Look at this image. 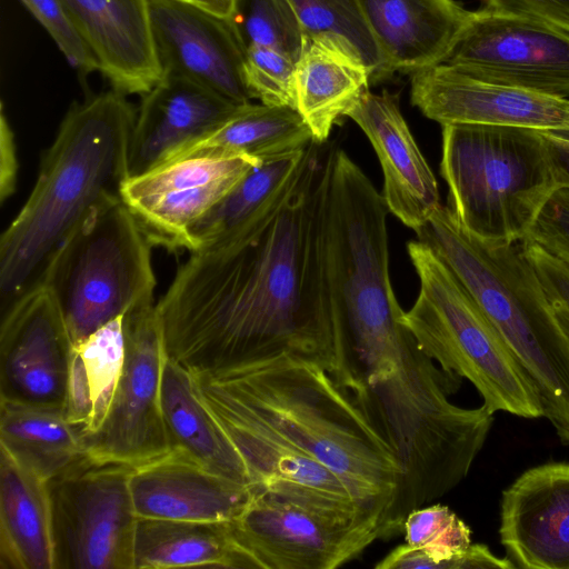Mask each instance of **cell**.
Segmentation results:
<instances>
[{"label": "cell", "instance_id": "cell-1", "mask_svg": "<svg viewBox=\"0 0 569 569\" xmlns=\"http://www.w3.org/2000/svg\"><path fill=\"white\" fill-rule=\"evenodd\" d=\"M330 142L278 209L191 251L156 303L167 357L214 375L282 352L332 369L320 234Z\"/></svg>", "mask_w": 569, "mask_h": 569}, {"label": "cell", "instance_id": "cell-2", "mask_svg": "<svg viewBox=\"0 0 569 569\" xmlns=\"http://www.w3.org/2000/svg\"><path fill=\"white\" fill-rule=\"evenodd\" d=\"M197 389L248 412L332 471L382 529L402 480L398 458L351 395L319 362L282 352L214 375Z\"/></svg>", "mask_w": 569, "mask_h": 569}, {"label": "cell", "instance_id": "cell-3", "mask_svg": "<svg viewBox=\"0 0 569 569\" xmlns=\"http://www.w3.org/2000/svg\"><path fill=\"white\" fill-rule=\"evenodd\" d=\"M136 116L113 89L71 106L29 198L1 236V313L41 284L50 259L78 224L121 199Z\"/></svg>", "mask_w": 569, "mask_h": 569}, {"label": "cell", "instance_id": "cell-4", "mask_svg": "<svg viewBox=\"0 0 569 569\" xmlns=\"http://www.w3.org/2000/svg\"><path fill=\"white\" fill-rule=\"evenodd\" d=\"M415 232L497 331L533 386L542 417L562 445H569V336L520 241L480 238L442 204Z\"/></svg>", "mask_w": 569, "mask_h": 569}, {"label": "cell", "instance_id": "cell-5", "mask_svg": "<svg viewBox=\"0 0 569 569\" xmlns=\"http://www.w3.org/2000/svg\"><path fill=\"white\" fill-rule=\"evenodd\" d=\"M441 127V176L459 222L483 239L522 240L558 188L543 132L507 126Z\"/></svg>", "mask_w": 569, "mask_h": 569}, {"label": "cell", "instance_id": "cell-6", "mask_svg": "<svg viewBox=\"0 0 569 569\" xmlns=\"http://www.w3.org/2000/svg\"><path fill=\"white\" fill-rule=\"evenodd\" d=\"M407 250L419 292L403 323L419 347L441 369L471 382L491 413L542 417L529 378L448 267L418 239Z\"/></svg>", "mask_w": 569, "mask_h": 569}, {"label": "cell", "instance_id": "cell-7", "mask_svg": "<svg viewBox=\"0 0 569 569\" xmlns=\"http://www.w3.org/2000/svg\"><path fill=\"white\" fill-rule=\"evenodd\" d=\"M151 243L122 202L91 212L50 259L42 277L72 345L153 300Z\"/></svg>", "mask_w": 569, "mask_h": 569}, {"label": "cell", "instance_id": "cell-8", "mask_svg": "<svg viewBox=\"0 0 569 569\" xmlns=\"http://www.w3.org/2000/svg\"><path fill=\"white\" fill-rule=\"evenodd\" d=\"M132 469L84 455L48 481L57 569H133Z\"/></svg>", "mask_w": 569, "mask_h": 569}, {"label": "cell", "instance_id": "cell-9", "mask_svg": "<svg viewBox=\"0 0 569 569\" xmlns=\"http://www.w3.org/2000/svg\"><path fill=\"white\" fill-rule=\"evenodd\" d=\"M231 527L257 569H335L381 539L382 518L316 509L261 488Z\"/></svg>", "mask_w": 569, "mask_h": 569}, {"label": "cell", "instance_id": "cell-10", "mask_svg": "<svg viewBox=\"0 0 569 569\" xmlns=\"http://www.w3.org/2000/svg\"><path fill=\"white\" fill-rule=\"evenodd\" d=\"M123 331V368L110 410L82 440L88 457L134 468L171 451L161 408L167 352L153 300L124 313Z\"/></svg>", "mask_w": 569, "mask_h": 569}, {"label": "cell", "instance_id": "cell-11", "mask_svg": "<svg viewBox=\"0 0 569 569\" xmlns=\"http://www.w3.org/2000/svg\"><path fill=\"white\" fill-rule=\"evenodd\" d=\"M443 63L486 81L569 99V34L527 17L473 11Z\"/></svg>", "mask_w": 569, "mask_h": 569}, {"label": "cell", "instance_id": "cell-12", "mask_svg": "<svg viewBox=\"0 0 569 569\" xmlns=\"http://www.w3.org/2000/svg\"><path fill=\"white\" fill-rule=\"evenodd\" d=\"M71 350L58 305L40 284L1 313L0 399L64 412Z\"/></svg>", "mask_w": 569, "mask_h": 569}, {"label": "cell", "instance_id": "cell-13", "mask_svg": "<svg viewBox=\"0 0 569 569\" xmlns=\"http://www.w3.org/2000/svg\"><path fill=\"white\" fill-rule=\"evenodd\" d=\"M250 158H187L129 177L121 200L149 242L189 250V231L258 163Z\"/></svg>", "mask_w": 569, "mask_h": 569}, {"label": "cell", "instance_id": "cell-14", "mask_svg": "<svg viewBox=\"0 0 569 569\" xmlns=\"http://www.w3.org/2000/svg\"><path fill=\"white\" fill-rule=\"evenodd\" d=\"M411 103L441 126L569 130V99L471 77L448 63L409 72Z\"/></svg>", "mask_w": 569, "mask_h": 569}, {"label": "cell", "instance_id": "cell-15", "mask_svg": "<svg viewBox=\"0 0 569 569\" xmlns=\"http://www.w3.org/2000/svg\"><path fill=\"white\" fill-rule=\"evenodd\" d=\"M162 74L184 77L243 106L246 47L231 20L180 0H147Z\"/></svg>", "mask_w": 569, "mask_h": 569}, {"label": "cell", "instance_id": "cell-16", "mask_svg": "<svg viewBox=\"0 0 569 569\" xmlns=\"http://www.w3.org/2000/svg\"><path fill=\"white\" fill-rule=\"evenodd\" d=\"M499 536L518 568L569 569V462L532 467L503 490Z\"/></svg>", "mask_w": 569, "mask_h": 569}, {"label": "cell", "instance_id": "cell-17", "mask_svg": "<svg viewBox=\"0 0 569 569\" xmlns=\"http://www.w3.org/2000/svg\"><path fill=\"white\" fill-rule=\"evenodd\" d=\"M241 107L190 79L162 74L142 94L137 111L129 149V177L169 162L221 128Z\"/></svg>", "mask_w": 569, "mask_h": 569}, {"label": "cell", "instance_id": "cell-18", "mask_svg": "<svg viewBox=\"0 0 569 569\" xmlns=\"http://www.w3.org/2000/svg\"><path fill=\"white\" fill-rule=\"evenodd\" d=\"M370 141L382 169V198L393 216L413 231L441 206L437 179L388 91H366L347 114Z\"/></svg>", "mask_w": 569, "mask_h": 569}, {"label": "cell", "instance_id": "cell-19", "mask_svg": "<svg viewBox=\"0 0 569 569\" xmlns=\"http://www.w3.org/2000/svg\"><path fill=\"white\" fill-rule=\"evenodd\" d=\"M130 492L139 518L183 521H234L262 488L214 473L184 453L134 467Z\"/></svg>", "mask_w": 569, "mask_h": 569}, {"label": "cell", "instance_id": "cell-20", "mask_svg": "<svg viewBox=\"0 0 569 569\" xmlns=\"http://www.w3.org/2000/svg\"><path fill=\"white\" fill-rule=\"evenodd\" d=\"M61 1L113 90L144 94L160 81L147 0Z\"/></svg>", "mask_w": 569, "mask_h": 569}, {"label": "cell", "instance_id": "cell-21", "mask_svg": "<svg viewBox=\"0 0 569 569\" xmlns=\"http://www.w3.org/2000/svg\"><path fill=\"white\" fill-rule=\"evenodd\" d=\"M389 77L443 63L473 11L455 0H359Z\"/></svg>", "mask_w": 569, "mask_h": 569}, {"label": "cell", "instance_id": "cell-22", "mask_svg": "<svg viewBox=\"0 0 569 569\" xmlns=\"http://www.w3.org/2000/svg\"><path fill=\"white\" fill-rule=\"evenodd\" d=\"M371 74L349 48L325 37L303 34L296 62V109L319 142L369 90Z\"/></svg>", "mask_w": 569, "mask_h": 569}, {"label": "cell", "instance_id": "cell-23", "mask_svg": "<svg viewBox=\"0 0 569 569\" xmlns=\"http://www.w3.org/2000/svg\"><path fill=\"white\" fill-rule=\"evenodd\" d=\"M0 569H57L48 481L23 467L3 448L0 453Z\"/></svg>", "mask_w": 569, "mask_h": 569}, {"label": "cell", "instance_id": "cell-24", "mask_svg": "<svg viewBox=\"0 0 569 569\" xmlns=\"http://www.w3.org/2000/svg\"><path fill=\"white\" fill-rule=\"evenodd\" d=\"M161 408L171 450L214 473L256 485L236 447L199 398L190 371L168 357L162 371Z\"/></svg>", "mask_w": 569, "mask_h": 569}, {"label": "cell", "instance_id": "cell-25", "mask_svg": "<svg viewBox=\"0 0 569 569\" xmlns=\"http://www.w3.org/2000/svg\"><path fill=\"white\" fill-rule=\"evenodd\" d=\"M178 567L257 569L237 541L231 522L138 517L133 569Z\"/></svg>", "mask_w": 569, "mask_h": 569}, {"label": "cell", "instance_id": "cell-26", "mask_svg": "<svg viewBox=\"0 0 569 569\" xmlns=\"http://www.w3.org/2000/svg\"><path fill=\"white\" fill-rule=\"evenodd\" d=\"M316 139L306 148L261 161L189 231V251L281 207L296 189Z\"/></svg>", "mask_w": 569, "mask_h": 569}, {"label": "cell", "instance_id": "cell-27", "mask_svg": "<svg viewBox=\"0 0 569 569\" xmlns=\"http://www.w3.org/2000/svg\"><path fill=\"white\" fill-rule=\"evenodd\" d=\"M313 139L297 109L250 102L217 131L167 163L187 158L236 157L261 162L301 150Z\"/></svg>", "mask_w": 569, "mask_h": 569}, {"label": "cell", "instance_id": "cell-28", "mask_svg": "<svg viewBox=\"0 0 569 569\" xmlns=\"http://www.w3.org/2000/svg\"><path fill=\"white\" fill-rule=\"evenodd\" d=\"M123 316L72 345L64 413L82 439L100 429L110 410L124 361Z\"/></svg>", "mask_w": 569, "mask_h": 569}, {"label": "cell", "instance_id": "cell-29", "mask_svg": "<svg viewBox=\"0 0 569 569\" xmlns=\"http://www.w3.org/2000/svg\"><path fill=\"white\" fill-rule=\"evenodd\" d=\"M0 447L46 481L86 455L80 431L63 411L1 399Z\"/></svg>", "mask_w": 569, "mask_h": 569}, {"label": "cell", "instance_id": "cell-30", "mask_svg": "<svg viewBox=\"0 0 569 569\" xmlns=\"http://www.w3.org/2000/svg\"><path fill=\"white\" fill-rule=\"evenodd\" d=\"M303 34L330 38L355 52L371 82L389 78L385 60L359 0H290Z\"/></svg>", "mask_w": 569, "mask_h": 569}, {"label": "cell", "instance_id": "cell-31", "mask_svg": "<svg viewBox=\"0 0 569 569\" xmlns=\"http://www.w3.org/2000/svg\"><path fill=\"white\" fill-rule=\"evenodd\" d=\"M231 21L246 49L269 47L297 62L303 31L290 0H238Z\"/></svg>", "mask_w": 569, "mask_h": 569}, {"label": "cell", "instance_id": "cell-32", "mask_svg": "<svg viewBox=\"0 0 569 569\" xmlns=\"http://www.w3.org/2000/svg\"><path fill=\"white\" fill-rule=\"evenodd\" d=\"M244 79L253 99L296 109V62L284 53L269 47H248Z\"/></svg>", "mask_w": 569, "mask_h": 569}, {"label": "cell", "instance_id": "cell-33", "mask_svg": "<svg viewBox=\"0 0 569 569\" xmlns=\"http://www.w3.org/2000/svg\"><path fill=\"white\" fill-rule=\"evenodd\" d=\"M406 543L456 553L471 545V530L448 506L433 503L411 510L403 521Z\"/></svg>", "mask_w": 569, "mask_h": 569}, {"label": "cell", "instance_id": "cell-34", "mask_svg": "<svg viewBox=\"0 0 569 569\" xmlns=\"http://www.w3.org/2000/svg\"><path fill=\"white\" fill-rule=\"evenodd\" d=\"M376 569H512L509 558L496 556L483 543H471L456 555H447L432 548L398 546L375 565Z\"/></svg>", "mask_w": 569, "mask_h": 569}, {"label": "cell", "instance_id": "cell-35", "mask_svg": "<svg viewBox=\"0 0 569 569\" xmlns=\"http://www.w3.org/2000/svg\"><path fill=\"white\" fill-rule=\"evenodd\" d=\"M48 31L68 62L82 73L98 70L90 48L61 0H19Z\"/></svg>", "mask_w": 569, "mask_h": 569}, {"label": "cell", "instance_id": "cell-36", "mask_svg": "<svg viewBox=\"0 0 569 569\" xmlns=\"http://www.w3.org/2000/svg\"><path fill=\"white\" fill-rule=\"evenodd\" d=\"M522 240L569 266V187L550 194Z\"/></svg>", "mask_w": 569, "mask_h": 569}, {"label": "cell", "instance_id": "cell-37", "mask_svg": "<svg viewBox=\"0 0 569 569\" xmlns=\"http://www.w3.org/2000/svg\"><path fill=\"white\" fill-rule=\"evenodd\" d=\"M520 243L557 320L569 336V266L531 242Z\"/></svg>", "mask_w": 569, "mask_h": 569}, {"label": "cell", "instance_id": "cell-38", "mask_svg": "<svg viewBox=\"0 0 569 569\" xmlns=\"http://www.w3.org/2000/svg\"><path fill=\"white\" fill-rule=\"evenodd\" d=\"M490 10L545 22L569 34V0H482Z\"/></svg>", "mask_w": 569, "mask_h": 569}, {"label": "cell", "instance_id": "cell-39", "mask_svg": "<svg viewBox=\"0 0 569 569\" xmlns=\"http://www.w3.org/2000/svg\"><path fill=\"white\" fill-rule=\"evenodd\" d=\"M18 157L14 134L1 106L0 120V201L3 203L16 191Z\"/></svg>", "mask_w": 569, "mask_h": 569}, {"label": "cell", "instance_id": "cell-40", "mask_svg": "<svg viewBox=\"0 0 569 569\" xmlns=\"http://www.w3.org/2000/svg\"><path fill=\"white\" fill-rule=\"evenodd\" d=\"M558 187H569V146L552 131H542Z\"/></svg>", "mask_w": 569, "mask_h": 569}, {"label": "cell", "instance_id": "cell-41", "mask_svg": "<svg viewBox=\"0 0 569 569\" xmlns=\"http://www.w3.org/2000/svg\"><path fill=\"white\" fill-rule=\"evenodd\" d=\"M192 4L208 13L226 20H232L238 0H180Z\"/></svg>", "mask_w": 569, "mask_h": 569}, {"label": "cell", "instance_id": "cell-42", "mask_svg": "<svg viewBox=\"0 0 569 569\" xmlns=\"http://www.w3.org/2000/svg\"><path fill=\"white\" fill-rule=\"evenodd\" d=\"M568 266V264H567Z\"/></svg>", "mask_w": 569, "mask_h": 569}]
</instances>
